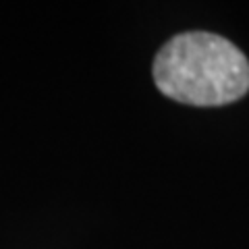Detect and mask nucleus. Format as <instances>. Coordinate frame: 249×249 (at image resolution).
Here are the masks:
<instances>
[{
  "label": "nucleus",
  "mask_w": 249,
  "mask_h": 249,
  "mask_svg": "<svg viewBox=\"0 0 249 249\" xmlns=\"http://www.w3.org/2000/svg\"><path fill=\"white\" fill-rule=\"evenodd\" d=\"M154 81L166 98L191 106H222L249 91V60L227 37L185 31L156 54Z\"/></svg>",
  "instance_id": "f257e3e1"
}]
</instances>
